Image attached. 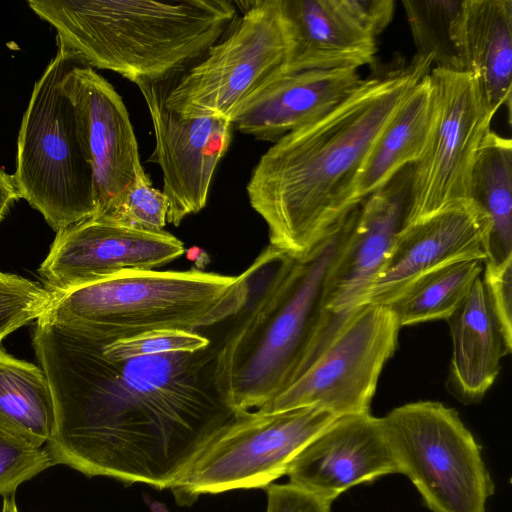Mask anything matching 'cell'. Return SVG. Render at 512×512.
<instances>
[{
	"mask_svg": "<svg viewBox=\"0 0 512 512\" xmlns=\"http://www.w3.org/2000/svg\"><path fill=\"white\" fill-rule=\"evenodd\" d=\"M32 343L54 400L45 446L54 465L171 489L233 415L215 391L176 380L191 353L115 362L95 340L56 321L42 324Z\"/></svg>",
	"mask_w": 512,
	"mask_h": 512,
	"instance_id": "cell-1",
	"label": "cell"
},
{
	"mask_svg": "<svg viewBox=\"0 0 512 512\" xmlns=\"http://www.w3.org/2000/svg\"><path fill=\"white\" fill-rule=\"evenodd\" d=\"M432 65L430 57L415 54L406 66L375 71L327 114L260 157L246 191L268 227L269 246L303 259L359 206L353 185L363 161Z\"/></svg>",
	"mask_w": 512,
	"mask_h": 512,
	"instance_id": "cell-2",
	"label": "cell"
},
{
	"mask_svg": "<svg viewBox=\"0 0 512 512\" xmlns=\"http://www.w3.org/2000/svg\"><path fill=\"white\" fill-rule=\"evenodd\" d=\"M55 28L59 51L127 80L161 81L185 72L238 16L227 0H29Z\"/></svg>",
	"mask_w": 512,
	"mask_h": 512,
	"instance_id": "cell-3",
	"label": "cell"
},
{
	"mask_svg": "<svg viewBox=\"0 0 512 512\" xmlns=\"http://www.w3.org/2000/svg\"><path fill=\"white\" fill-rule=\"evenodd\" d=\"M350 214L305 258L279 253L264 292L222 343L212 380L231 412L263 407L310 365L325 323L326 273L345 238Z\"/></svg>",
	"mask_w": 512,
	"mask_h": 512,
	"instance_id": "cell-4",
	"label": "cell"
},
{
	"mask_svg": "<svg viewBox=\"0 0 512 512\" xmlns=\"http://www.w3.org/2000/svg\"><path fill=\"white\" fill-rule=\"evenodd\" d=\"M252 265L238 276L124 270L51 294L45 315L100 341L175 329L191 331L239 314L251 294Z\"/></svg>",
	"mask_w": 512,
	"mask_h": 512,
	"instance_id": "cell-5",
	"label": "cell"
},
{
	"mask_svg": "<svg viewBox=\"0 0 512 512\" xmlns=\"http://www.w3.org/2000/svg\"><path fill=\"white\" fill-rule=\"evenodd\" d=\"M73 62L58 50L34 84L13 175L20 198L56 232L96 214L92 168L67 89Z\"/></svg>",
	"mask_w": 512,
	"mask_h": 512,
	"instance_id": "cell-6",
	"label": "cell"
},
{
	"mask_svg": "<svg viewBox=\"0 0 512 512\" xmlns=\"http://www.w3.org/2000/svg\"><path fill=\"white\" fill-rule=\"evenodd\" d=\"M241 3L242 15L228 31L175 77L166 105L179 116L232 123L256 94L286 72L293 41L283 0Z\"/></svg>",
	"mask_w": 512,
	"mask_h": 512,
	"instance_id": "cell-7",
	"label": "cell"
},
{
	"mask_svg": "<svg viewBox=\"0 0 512 512\" xmlns=\"http://www.w3.org/2000/svg\"><path fill=\"white\" fill-rule=\"evenodd\" d=\"M382 420L400 473L432 512H485L494 482L481 446L455 409L417 401Z\"/></svg>",
	"mask_w": 512,
	"mask_h": 512,
	"instance_id": "cell-8",
	"label": "cell"
},
{
	"mask_svg": "<svg viewBox=\"0 0 512 512\" xmlns=\"http://www.w3.org/2000/svg\"><path fill=\"white\" fill-rule=\"evenodd\" d=\"M337 417L318 407L235 413L196 455L171 488L179 505L201 494L266 488Z\"/></svg>",
	"mask_w": 512,
	"mask_h": 512,
	"instance_id": "cell-9",
	"label": "cell"
},
{
	"mask_svg": "<svg viewBox=\"0 0 512 512\" xmlns=\"http://www.w3.org/2000/svg\"><path fill=\"white\" fill-rule=\"evenodd\" d=\"M429 80L432 123L423 153L411 166L403 226L472 201L474 166L496 114L475 73L433 67Z\"/></svg>",
	"mask_w": 512,
	"mask_h": 512,
	"instance_id": "cell-10",
	"label": "cell"
},
{
	"mask_svg": "<svg viewBox=\"0 0 512 512\" xmlns=\"http://www.w3.org/2000/svg\"><path fill=\"white\" fill-rule=\"evenodd\" d=\"M385 305L356 309L308 368L263 407V413L318 407L337 418L370 413L378 379L400 331Z\"/></svg>",
	"mask_w": 512,
	"mask_h": 512,
	"instance_id": "cell-11",
	"label": "cell"
},
{
	"mask_svg": "<svg viewBox=\"0 0 512 512\" xmlns=\"http://www.w3.org/2000/svg\"><path fill=\"white\" fill-rule=\"evenodd\" d=\"M412 165L354 209L345 238L329 266L323 289L325 323L319 355L345 320L364 304L403 227L408 207Z\"/></svg>",
	"mask_w": 512,
	"mask_h": 512,
	"instance_id": "cell-12",
	"label": "cell"
},
{
	"mask_svg": "<svg viewBox=\"0 0 512 512\" xmlns=\"http://www.w3.org/2000/svg\"><path fill=\"white\" fill-rule=\"evenodd\" d=\"M176 76L136 83L155 135V148L147 161L162 171L163 193L169 201L167 223L174 226L206 206L214 172L229 148L233 130L225 119L183 118L169 109L166 97Z\"/></svg>",
	"mask_w": 512,
	"mask_h": 512,
	"instance_id": "cell-13",
	"label": "cell"
},
{
	"mask_svg": "<svg viewBox=\"0 0 512 512\" xmlns=\"http://www.w3.org/2000/svg\"><path fill=\"white\" fill-rule=\"evenodd\" d=\"M183 253V243L164 230L128 229L94 215L56 232L39 275L54 294L124 270L160 267Z\"/></svg>",
	"mask_w": 512,
	"mask_h": 512,
	"instance_id": "cell-14",
	"label": "cell"
},
{
	"mask_svg": "<svg viewBox=\"0 0 512 512\" xmlns=\"http://www.w3.org/2000/svg\"><path fill=\"white\" fill-rule=\"evenodd\" d=\"M67 89L92 168L95 215L102 216L145 173L138 143L121 96L94 69L74 61Z\"/></svg>",
	"mask_w": 512,
	"mask_h": 512,
	"instance_id": "cell-15",
	"label": "cell"
},
{
	"mask_svg": "<svg viewBox=\"0 0 512 512\" xmlns=\"http://www.w3.org/2000/svg\"><path fill=\"white\" fill-rule=\"evenodd\" d=\"M489 232V218L474 201L403 226L363 305H386L412 282L445 265L485 262Z\"/></svg>",
	"mask_w": 512,
	"mask_h": 512,
	"instance_id": "cell-16",
	"label": "cell"
},
{
	"mask_svg": "<svg viewBox=\"0 0 512 512\" xmlns=\"http://www.w3.org/2000/svg\"><path fill=\"white\" fill-rule=\"evenodd\" d=\"M400 473L382 417L336 418L292 460L290 483L333 502L349 488Z\"/></svg>",
	"mask_w": 512,
	"mask_h": 512,
	"instance_id": "cell-17",
	"label": "cell"
},
{
	"mask_svg": "<svg viewBox=\"0 0 512 512\" xmlns=\"http://www.w3.org/2000/svg\"><path fill=\"white\" fill-rule=\"evenodd\" d=\"M355 68L284 73L256 94L235 116L233 128L276 142L327 114L362 82Z\"/></svg>",
	"mask_w": 512,
	"mask_h": 512,
	"instance_id": "cell-18",
	"label": "cell"
},
{
	"mask_svg": "<svg viewBox=\"0 0 512 512\" xmlns=\"http://www.w3.org/2000/svg\"><path fill=\"white\" fill-rule=\"evenodd\" d=\"M283 6L293 41L285 73L358 69L375 62L376 37L353 0H283Z\"/></svg>",
	"mask_w": 512,
	"mask_h": 512,
	"instance_id": "cell-19",
	"label": "cell"
},
{
	"mask_svg": "<svg viewBox=\"0 0 512 512\" xmlns=\"http://www.w3.org/2000/svg\"><path fill=\"white\" fill-rule=\"evenodd\" d=\"M450 36L461 71L475 73L491 107L510 112L512 0H461Z\"/></svg>",
	"mask_w": 512,
	"mask_h": 512,
	"instance_id": "cell-20",
	"label": "cell"
},
{
	"mask_svg": "<svg viewBox=\"0 0 512 512\" xmlns=\"http://www.w3.org/2000/svg\"><path fill=\"white\" fill-rule=\"evenodd\" d=\"M447 321L453 346L450 384L464 399H480L496 380L501 358L512 351L491 309L481 276Z\"/></svg>",
	"mask_w": 512,
	"mask_h": 512,
	"instance_id": "cell-21",
	"label": "cell"
},
{
	"mask_svg": "<svg viewBox=\"0 0 512 512\" xmlns=\"http://www.w3.org/2000/svg\"><path fill=\"white\" fill-rule=\"evenodd\" d=\"M432 111L428 74L404 100L363 161L353 185L357 206L402 169L419 160L428 139Z\"/></svg>",
	"mask_w": 512,
	"mask_h": 512,
	"instance_id": "cell-22",
	"label": "cell"
},
{
	"mask_svg": "<svg viewBox=\"0 0 512 512\" xmlns=\"http://www.w3.org/2000/svg\"><path fill=\"white\" fill-rule=\"evenodd\" d=\"M55 427V406L43 370L0 346V432L45 447Z\"/></svg>",
	"mask_w": 512,
	"mask_h": 512,
	"instance_id": "cell-23",
	"label": "cell"
},
{
	"mask_svg": "<svg viewBox=\"0 0 512 512\" xmlns=\"http://www.w3.org/2000/svg\"><path fill=\"white\" fill-rule=\"evenodd\" d=\"M471 198L488 216L490 232L485 262L512 258V143L491 131L474 166Z\"/></svg>",
	"mask_w": 512,
	"mask_h": 512,
	"instance_id": "cell-24",
	"label": "cell"
},
{
	"mask_svg": "<svg viewBox=\"0 0 512 512\" xmlns=\"http://www.w3.org/2000/svg\"><path fill=\"white\" fill-rule=\"evenodd\" d=\"M484 262L464 260L433 270L406 287L387 306L400 327L448 320L482 275Z\"/></svg>",
	"mask_w": 512,
	"mask_h": 512,
	"instance_id": "cell-25",
	"label": "cell"
},
{
	"mask_svg": "<svg viewBox=\"0 0 512 512\" xmlns=\"http://www.w3.org/2000/svg\"><path fill=\"white\" fill-rule=\"evenodd\" d=\"M416 55L430 57L435 67L461 70L450 36L460 0L402 1Z\"/></svg>",
	"mask_w": 512,
	"mask_h": 512,
	"instance_id": "cell-26",
	"label": "cell"
},
{
	"mask_svg": "<svg viewBox=\"0 0 512 512\" xmlns=\"http://www.w3.org/2000/svg\"><path fill=\"white\" fill-rule=\"evenodd\" d=\"M92 339L98 343L103 356L115 362L168 353H197L210 343L196 332L175 329L152 330L113 341Z\"/></svg>",
	"mask_w": 512,
	"mask_h": 512,
	"instance_id": "cell-27",
	"label": "cell"
},
{
	"mask_svg": "<svg viewBox=\"0 0 512 512\" xmlns=\"http://www.w3.org/2000/svg\"><path fill=\"white\" fill-rule=\"evenodd\" d=\"M168 210L167 196L154 188L149 176L143 173L118 203L99 217L128 229L160 232L167 223Z\"/></svg>",
	"mask_w": 512,
	"mask_h": 512,
	"instance_id": "cell-28",
	"label": "cell"
},
{
	"mask_svg": "<svg viewBox=\"0 0 512 512\" xmlns=\"http://www.w3.org/2000/svg\"><path fill=\"white\" fill-rule=\"evenodd\" d=\"M50 299L39 283L0 271V346L6 336L41 317Z\"/></svg>",
	"mask_w": 512,
	"mask_h": 512,
	"instance_id": "cell-29",
	"label": "cell"
},
{
	"mask_svg": "<svg viewBox=\"0 0 512 512\" xmlns=\"http://www.w3.org/2000/svg\"><path fill=\"white\" fill-rule=\"evenodd\" d=\"M53 465L45 447L0 432V495H14L22 483Z\"/></svg>",
	"mask_w": 512,
	"mask_h": 512,
	"instance_id": "cell-30",
	"label": "cell"
},
{
	"mask_svg": "<svg viewBox=\"0 0 512 512\" xmlns=\"http://www.w3.org/2000/svg\"><path fill=\"white\" fill-rule=\"evenodd\" d=\"M481 277L503 336L512 346V258L500 264L484 262Z\"/></svg>",
	"mask_w": 512,
	"mask_h": 512,
	"instance_id": "cell-31",
	"label": "cell"
},
{
	"mask_svg": "<svg viewBox=\"0 0 512 512\" xmlns=\"http://www.w3.org/2000/svg\"><path fill=\"white\" fill-rule=\"evenodd\" d=\"M266 512H330L331 501L323 499L292 483L266 487Z\"/></svg>",
	"mask_w": 512,
	"mask_h": 512,
	"instance_id": "cell-32",
	"label": "cell"
},
{
	"mask_svg": "<svg viewBox=\"0 0 512 512\" xmlns=\"http://www.w3.org/2000/svg\"><path fill=\"white\" fill-rule=\"evenodd\" d=\"M20 198L13 175L0 168V221Z\"/></svg>",
	"mask_w": 512,
	"mask_h": 512,
	"instance_id": "cell-33",
	"label": "cell"
},
{
	"mask_svg": "<svg viewBox=\"0 0 512 512\" xmlns=\"http://www.w3.org/2000/svg\"><path fill=\"white\" fill-rule=\"evenodd\" d=\"M187 258L194 261L198 268H203L210 262L208 255L197 247L187 251Z\"/></svg>",
	"mask_w": 512,
	"mask_h": 512,
	"instance_id": "cell-34",
	"label": "cell"
},
{
	"mask_svg": "<svg viewBox=\"0 0 512 512\" xmlns=\"http://www.w3.org/2000/svg\"><path fill=\"white\" fill-rule=\"evenodd\" d=\"M1 512H18L14 495L4 497Z\"/></svg>",
	"mask_w": 512,
	"mask_h": 512,
	"instance_id": "cell-35",
	"label": "cell"
}]
</instances>
